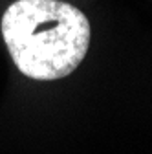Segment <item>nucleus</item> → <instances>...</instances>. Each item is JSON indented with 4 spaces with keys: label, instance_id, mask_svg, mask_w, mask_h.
I'll return each instance as SVG.
<instances>
[{
    "label": "nucleus",
    "instance_id": "1",
    "mask_svg": "<svg viewBox=\"0 0 152 154\" xmlns=\"http://www.w3.org/2000/svg\"><path fill=\"white\" fill-rule=\"evenodd\" d=\"M0 29L13 64L33 81L73 73L92 38L88 17L62 0H17L4 11Z\"/></svg>",
    "mask_w": 152,
    "mask_h": 154
}]
</instances>
